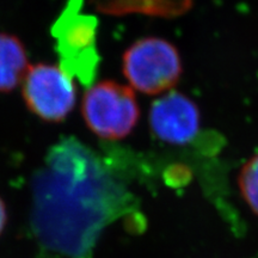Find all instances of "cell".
Instances as JSON below:
<instances>
[{"label":"cell","instance_id":"6da1fadb","mask_svg":"<svg viewBox=\"0 0 258 258\" xmlns=\"http://www.w3.org/2000/svg\"><path fill=\"white\" fill-rule=\"evenodd\" d=\"M32 224L47 250L89 257L97 238L120 211L122 191L90 148L66 139L48 153L32 183Z\"/></svg>","mask_w":258,"mask_h":258},{"label":"cell","instance_id":"7a4b0ae2","mask_svg":"<svg viewBox=\"0 0 258 258\" xmlns=\"http://www.w3.org/2000/svg\"><path fill=\"white\" fill-rule=\"evenodd\" d=\"M83 0H69L51 27L60 67L83 85H92L101 56L97 47L98 21L82 14Z\"/></svg>","mask_w":258,"mask_h":258},{"label":"cell","instance_id":"3957f363","mask_svg":"<svg viewBox=\"0 0 258 258\" xmlns=\"http://www.w3.org/2000/svg\"><path fill=\"white\" fill-rule=\"evenodd\" d=\"M82 114L97 137L117 140L132 133L140 117L133 89L114 80H103L85 92Z\"/></svg>","mask_w":258,"mask_h":258},{"label":"cell","instance_id":"277c9868","mask_svg":"<svg viewBox=\"0 0 258 258\" xmlns=\"http://www.w3.org/2000/svg\"><path fill=\"white\" fill-rule=\"evenodd\" d=\"M182 73L178 51L158 37L141 38L123 54V74L132 89L159 95L176 85Z\"/></svg>","mask_w":258,"mask_h":258},{"label":"cell","instance_id":"5b68a950","mask_svg":"<svg viewBox=\"0 0 258 258\" xmlns=\"http://www.w3.org/2000/svg\"><path fill=\"white\" fill-rule=\"evenodd\" d=\"M22 92L29 110L50 123L63 121L77 101L72 77L51 63L29 66L22 82Z\"/></svg>","mask_w":258,"mask_h":258},{"label":"cell","instance_id":"8992f818","mask_svg":"<svg viewBox=\"0 0 258 258\" xmlns=\"http://www.w3.org/2000/svg\"><path fill=\"white\" fill-rule=\"evenodd\" d=\"M150 125L156 137L167 144H186L198 134L200 111L186 96L169 92L151 106Z\"/></svg>","mask_w":258,"mask_h":258},{"label":"cell","instance_id":"52a82bcc","mask_svg":"<svg viewBox=\"0 0 258 258\" xmlns=\"http://www.w3.org/2000/svg\"><path fill=\"white\" fill-rule=\"evenodd\" d=\"M30 64L24 44L18 37L0 32V92H10L23 82Z\"/></svg>","mask_w":258,"mask_h":258},{"label":"cell","instance_id":"ba28073f","mask_svg":"<svg viewBox=\"0 0 258 258\" xmlns=\"http://www.w3.org/2000/svg\"><path fill=\"white\" fill-rule=\"evenodd\" d=\"M239 188L249 207L258 214V154L251 158L241 169Z\"/></svg>","mask_w":258,"mask_h":258},{"label":"cell","instance_id":"9c48e42d","mask_svg":"<svg viewBox=\"0 0 258 258\" xmlns=\"http://www.w3.org/2000/svg\"><path fill=\"white\" fill-rule=\"evenodd\" d=\"M6 224H8V209H6L5 202L0 198V235L4 232Z\"/></svg>","mask_w":258,"mask_h":258}]
</instances>
